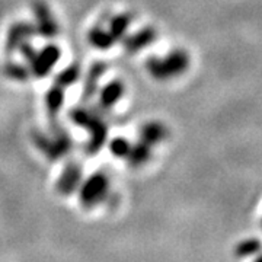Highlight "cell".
I'll return each mask as SVG.
<instances>
[{"mask_svg":"<svg viewBox=\"0 0 262 262\" xmlns=\"http://www.w3.org/2000/svg\"><path fill=\"white\" fill-rule=\"evenodd\" d=\"M108 178L102 173H95L80 187V201L84 207H94L108 194Z\"/></svg>","mask_w":262,"mask_h":262,"instance_id":"7a4b0ae2","label":"cell"},{"mask_svg":"<svg viewBox=\"0 0 262 262\" xmlns=\"http://www.w3.org/2000/svg\"><path fill=\"white\" fill-rule=\"evenodd\" d=\"M259 248H261V244H259L258 239H246V241L241 242V244L236 246L234 253H236L237 256H241V258H244V256H251L253 253L258 252Z\"/></svg>","mask_w":262,"mask_h":262,"instance_id":"277c9868","label":"cell"},{"mask_svg":"<svg viewBox=\"0 0 262 262\" xmlns=\"http://www.w3.org/2000/svg\"><path fill=\"white\" fill-rule=\"evenodd\" d=\"M80 181H82V169L76 166V165H70L61 173V177L58 179V184H57V188H58V191L61 194L69 195L79 187Z\"/></svg>","mask_w":262,"mask_h":262,"instance_id":"3957f363","label":"cell"},{"mask_svg":"<svg viewBox=\"0 0 262 262\" xmlns=\"http://www.w3.org/2000/svg\"><path fill=\"white\" fill-rule=\"evenodd\" d=\"M165 137V131H163V127L159 125V124H151V125H147L144 128V140L147 141H160Z\"/></svg>","mask_w":262,"mask_h":262,"instance_id":"8992f818","label":"cell"},{"mask_svg":"<svg viewBox=\"0 0 262 262\" xmlns=\"http://www.w3.org/2000/svg\"><path fill=\"white\" fill-rule=\"evenodd\" d=\"M130 156V160L133 165H141L144 163L149 158V146H140V147H134L133 150H128L127 153Z\"/></svg>","mask_w":262,"mask_h":262,"instance_id":"5b68a950","label":"cell"},{"mask_svg":"<svg viewBox=\"0 0 262 262\" xmlns=\"http://www.w3.org/2000/svg\"><path fill=\"white\" fill-rule=\"evenodd\" d=\"M188 67V56L182 51H177L170 54L165 60H151L149 64V70L151 75L159 79L172 77L182 73Z\"/></svg>","mask_w":262,"mask_h":262,"instance_id":"6da1fadb","label":"cell"}]
</instances>
